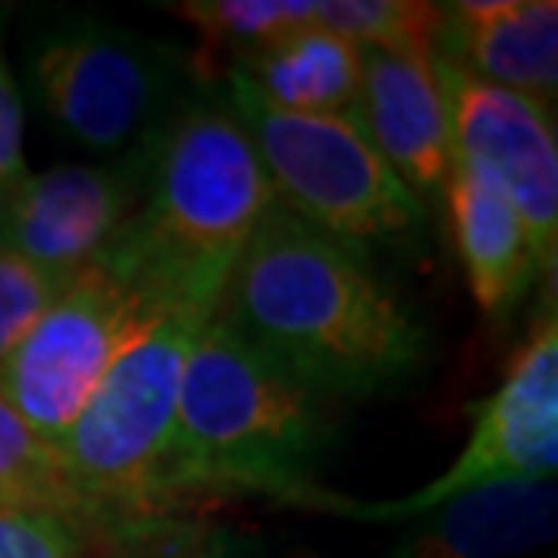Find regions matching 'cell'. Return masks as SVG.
Wrapping results in <instances>:
<instances>
[{
  "instance_id": "cell-17",
  "label": "cell",
  "mask_w": 558,
  "mask_h": 558,
  "mask_svg": "<svg viewBox=\"0 0 558 558\" xmlns=\"http://www.w3.org/2000/svg\"><path fill=\"white\" fill-rule=\"evenodd\" d=\"M316 26L338 33L355 48L432 62L439 48L442 8L417 0H316Z\"/></svg>"
},
{
  "instance_id": "cell-20",
  "label": "cell",
  "mask_w": 558,
  "mask_h": 558,
  "mask_svg": "<svg viewBox=\"0 0 558 558\" xmlns=\"http://www.w3.org/2000/svg\"><path fill=\"white\" fill-rule=\"evenodd\" d=\"M62 290V283L33 269L15 251L0 247V366Z\"/></svg>"
},
{
  "instance_id": "cell-18",
  "label": "cell",
  "mask_w": 558,
  "mask_h": 558,
  "mask_svg": "<svg viewBox=\"0 0 558 558\" xmlns=\"http://www.w3.org/2000/svg\"><path fill=\"white\" fill-rule=\"evenodd\" d=\"M182 19L204 33V44L243 65L279 37L316 22V0H196L178 4Z\"/></svg>"
},
{
  "instance_id": "cell-1",
  "label": "cell",
  "mask_w": 558,
  "mask_h": 558,
  "mask_svg": "<svg viewBox=\"0 0 558 558\" xmlns=\"http://www.w3.org/2000/svg\"><path fill=\"white\" fill-rule=\"evenodd\" d=\"M215 319L327 403L381 396L424 363V327L366 254L279 199L232 265Z\"/></svg>"
},
{
  "instance_id": "cell-11",
  "label": "cell",
  "mask_w": 558,
  "mask_h": 558,
  "mask_svg": "<svg viewBox=\"0 0 558 558\" xmlns=\"http://www.w3.org/2000/svg\"><path fill=\"white\" fill-rule=\"evenodd\" d=\"M360 102L352 120L414 193L442 196L453 174V135L432 62L360 48Z\"/></svg>"
},
{
  "instance_id": "cell-6",
  "label": "cell",
  "mask_w": 558,
  "mask_h": 558,
  "mask_svg": "<svg viewBox=\"0 0 558 558\" xmlns=\"http://www.w3.org/2000/svg\"><path fill=\"white\" fill-rule=\"evenodd\" d=\"M163 319L149 298L95 265L76 276L15 344L0 366V396L54 446L120 355Z\"/></svg>"
},
{
  "instance_id": "cell-22",
  "label": "cell",
  "mask_w": 558,
  "mask_h": 558,
  "mask_svg": "<svg viewBox=\"0 0 558 558\" xmlns=\"http://www.w3.org/2000/svg\"><path fill=\"white\" fill-rule=\"evenodd\" d=\"M26 149H22V98L11 70L0 54V189H15L26 178Z\"/></svg>"
},
{
  "instance_id": "cell-16",
  "label": "cell",
  "mask_w": 558,
  "mask_h": 558,
  "mask_svg": "<svg viewBox=\"0 0 558 558\" xmlns=\"http://www.w3.org/2000/svg\"><path fill=\"white\" fill-rule=\"evenodd\" d=\"M0 511H33L73 522H92V511L73 489L62 457L22 421L0 396Z\"/></svg>"
},
{
  "instance_id": "cell-3",
  "label": "cell",
  "mask_w": 558,
  "mask_h": 558,
  "mask_svg": "<svg viewBox=\"0 0 558 558\" xmlns=\"http://www.w3.org/2000/svg\"><path fill=\"white\" fill-rule=\"evenodd\" d=\"M333 435L330 403L287 377L221 319L189 344L167 461V497L247 489L305 505Z\"/></svg>"
},
{
  "instance_id": "cell-7",
  "label": "cell",
  "mask_w": 558,
  "mask_h": 558,
  "mask_svg": "<svg viewBox=\"0 0 558 558\" xmlns=\"http://www.w3.org/2000/svg\"><path fill=\"white\" fill-rule=\"evenodd\" d=\"M461 457L428 486L396 500H352L312 489L305 508L333 511L360 522H410L468 489L500 483H541L558 468V327L555 312L533 330L511 360L505 381L475 410Z\"/></svg>"
},
{
  "instance_id": "cell-5",
  "label": "cell",
  "mask_w": 558,
  "mask_h": 558,
  "mask_svg": "<svg viewBox=\"0 0 558 558\" xmlns=\"http://www.w3.org/2000/svg\"><path fill=\"white\" fill-rule=\"evenodd\" d=\"M193 319H163L135 341L102 377L81 417L54 442L73 489L92 522H128L160 515L167 505V461L178 417V388Z\"/></svg>"
},
{
  "instance_id": "cell-12",
  "label": "cell",
  "mask_w": 558,
  "mask_h": 558,
  "mask_svg": "<svg viewBox=\"0 0 558 558\" xmlns=\"http://www.w3.org/2000/svg\"><path fill=\"white\" fill-rule=\"evenodd\" d=\"M435 54L555 113L558 4L555 0H461L442 8Z\"/></svg>"
},
{
  "instance_id": "cell-23",
  "label": "cell",
  "mask_w": 558,
  "mask_h": 558,
  "mask_svg": "<svg viewBox=\"0 0 558 558\" xmlns=\"http://www.w3.org/2000/svg\"><path fill=\"white\" fill-rule=\"evenodd\" d=\"M4 215H8V189H0V236H4Z\"/></svg>"
},
{
  "instance_id": "cell-4",
  "label": "cell",
  "mask_w": 558,
  "mask_h": 558,
  "mask_svg": "<svg viewBox=\"0 0 558 558\" xmlns=\"http://www.w3.org/2000/svg\"><path fill=\"white\" fill-rule=\"evenodd\" d=\"M226 102L251 135L272 196L301 221L366 254L371 243L417 236L428 207L388 167L352 117L276 109L240 70H226Z\"/></svg>"
},
{
  "instance_id": "cell-13",
  "label": "cell",
  "mask_w": 558,
  "mask_h": 558,
  "mask_svg": "<svg viewBox=\"0 0 558 558\" xmlns=\"http://www.w3.org/2000/svg\"><path fill=\"white\" fill-rule=\"evenodd\" d=\"M403 526L381 558H526L555 541L558 489L555 478L468 489Z\"/></svg>"
},
{
  "instance_id": "cell-15",
  "label": "cell",
  "mask_w": 558,
  "mask_h": 558,
  "mask_svg": "<svg viewBox=\"0 0 558 558\" xmlns=\"http://www.w3.org/2000/svg\"><path fill=\"white\" fill-rule=\"evenodd\" d=\"M232 70H240L262 98L287 113L352 117L360 102V48L316 22L287 33Z\"/></svg>"
},
{
  "instance_id": "cell-21",
  "label": "cell",
  "mask_w": 558,
  "mask_h": 558,
  "mask_svg": "<svg viewBox=\"0 0 558 558\" xmlns=\"http://www.w3.org/2000/svg\"><path fill=\"white\" fill-rule=\"evenodd\" d=\"M0 558H84V541L65 519L0 511Z\"/></svg>"
},
{
  "instance_id": "cell-14",
  "label": "cell",
  "mask_w": 558,
  "mask_h": 558,
  "mask_svg": "<svg viewBox=\"0 0 558 558\" xmlns=\"http://www.w3.org/2000/svg\"><path fill=\"white\" fill-rule=\"evenodd\" d=\"M442 196L450 204L457 254H461L475 305L486 316H500L526 294L533 276L541 272L526 229L515 207L500 196V189L461 163H453Z\"/></svg>"
},
{
  "instance_id": "cell-2",
  "label": "cell",
  "mask_w": 558,
  "mask_h": 558,
  "mask_svg": "<svg viewBox=\"0 0 558 558\" xmlns=\"http://www.w3.org/2000/svg\"><path fill=\"white\" fill-rule=\"evenodd\" d=\"M272 199L262 156L229 102H193L145 142L138 207L98 269L135 287L167 319L204 327Z\"/></svg>"
},
{
  "instance_id": "cell-8",
  "label": "cell",
  "mask_w": 558,
  "mask_h": 558,
  "mask_svg": "<svg viewBox=\"0 0 558 558\" xmlns=\"http://www.w3.org/2000/svg\"><path fill=\"white\" fill-rule=\"evenodd\" d=\"M29 81L65 135L92 153H120L163 128L174 70L153 44L81 19L37 44Z\"/></svg>"
},
{
  "instance_id": "cell-19",
  "label": "cell",
  "mask_w": 558,
  "mask_h": 558,
  "mask_svg": "<svg viewBox=\"0 0 558 558\" xmlns=\"http://www.w3.org/2000/svg\"><path fill=\"white\" fill-rule=\"evenodd\" d=\"M109 526L117 544L113 558H254L251 541L218 526H174L160 515L109 522Z\"/></svg>"
},
{
  "instance_id": "cell-10",
  "label": "cell",
  "mask_w": 558,
  "mask_h": 558,
  "mask_svg": "<svg viewBox=\"0 0 558 558\" xmlns=\"http://www.w3.org/2000/svg\"><path fill=\"white\" fill-rule=\"evenodd\" d=\"M145 142L138 156H128L124 163L113 167L65 163L26 174L8 193L0 247L15 251L22 262H29L33 269L62 287L95 269L138 207Z\"/></svg>"
},
{
  "instance_id": "cell-9",
  "label": "cell",
  "mask_w": 558,
  "mask_h": 558,
  "mask_svg": "<svg viewBox=\"0 0 558 558\" xmlns=\"http://www.w3.org/2000/svg\"><path fill=\"white\" fill-rule=\"evenodd\" d=\"M457 163L486 178L515 207L544 272H555L558 254V145L555 120L537 102L468 73L446 54H435Z\"/></svg>"
}]
</instances>
